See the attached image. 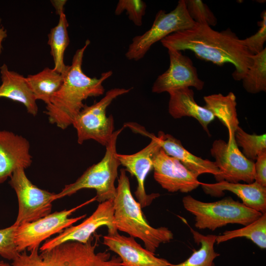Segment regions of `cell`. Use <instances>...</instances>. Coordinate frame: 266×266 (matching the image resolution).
<instances>
[{
  "mask_svg": "<svg viewBox=\"0 0 266 266\" xmlns=\"http://www.w3.org/2000/svg\"><path fill=\"white\" fill-rule=\"evenodd\" d=\"M161 42L167 49L191 51L197 58L217 66L232 64L235 67L232 76L236 81L242 79L253 62V55L230 29L218 32L207 25L196 23L191 28L174 33Z\"/></svg>",
  "mask_w": 266,
  "mask_h": 266,
  "instance_id": "obj_1",
  "label": "cell"
},
{
  "mask_svg": "<svg viewBox=\"0 0 266 266\" xmlns=\"http://www.w3.org/2000/svg\"><path fill=\"white\" fill-rule=\"evenodd\" d=\"M90 43V41L87 40L83 46L76 50L71 65L67 66L63 74L64 79L61 88L46 105L45 113L49 123L62 130L72 125L85 106L84 100L104 94L103 83L113 73L109 70L102 73L100 78H91L83 72V56Z\"/></svg>",
  "mask_w": 266,
  "mask_h": 266,
  "instance_id": "obj_2",
  "label": "cell"
},
{
  "mask_svg": "<svg viewBox=\"0 0 266 266\" xmlns=\"http://www.w3.org/2000/svg\"><path fill=\"white\" fill-rule=\"evenodd\" d=\"M86 243L68 241L38 252L37 247L28 253H19L8 263L0 260V266H122L118 256L111 257L107 250L96 252L97 237Z\"/></svg>",
  "mask_w": 266,
  "mask_h": 266,
  "instance_id": "obj_3",
  "label": "cell"
},
{
  "mask_svg": "<svg viewBox=\"0 0 266 266\" xmlns=\"http://www.w3.org/2000/svg\"><path fill=\"white\" fill-rule=\"evenodd\" d=\"M114 223L117 231L142 241L145 248L155 253L160 245L173 238L168 228L152 227L145 219L140 204L133 197L125 168L120 170L116 196L113 200Z\"/></svg>",
  "mask_w": 266,
  "mask_h": 266,
  "instance_id": "obj_4",
  "label": "cell"
},
{
  "mask_svg": "<svg viewBox=\"0 0 266 266\" xmlns=\"http://www.w3.org/2000/svg\"><path fill=\"white\" fill-rule=\"evenodd\" d=\"M124 127L114 132L108 144L102 159L88 167L73 183L65 185L54 200L70 196L80 190L92 189L96 190V200L102 202L113 200L116 194L115 182L118 177V169L121 165L117 158L116 143Z\"/></svg>",
  "mask_w": 266,
  "mask_h": 266,
  "instance_id": "obj_5",
  "label": "cell"
},
{
  "mask_svg": "<svg viewBox=\"0 0 266 266\" xmlns=\"http://www.w3.org/2000/svg\"><path fill=\"white\" fill-rule=\"evenodd\" d=\"M184 208L195 216L196 228L214 231L228 224L246 226L263 214L251 209L231 197L205 202L190 195L182 199Z\"/></svg>",
  "mask_w": 266,
  "mask_h": 266,
  "instance_id": "obj_6",
  "label": "cell"
},
{
  "mask_svg": "<svg viewBox=\"0 0 266 266\" xmlns=\"http://www.w3.org/2000/svg\"><path fill=\"white\" fill-rule=\"evenodd\" d=\"M132 89H111L98 102L90 106L85 105L72 124L76 131L79 144L91 139L104 146L108 144L114 132V121L112 115L106 116L107 108L114 99Z\"/></svg>",
  "mask_w": 266,
  "mask_h": 266,
  "instance_id": "obj_7",
  "label": "cell"
},
{
  "mask_svg": "<svg viewBox=\"0 0 266 266\" xmlns=\"http://www.w3.org/2000/svg\"><path fill=\"white\" fill-rule=\"evenodd\" d=\"M195 23L188 14L185 0H180L170 12L160 10L157 13L151 28L133 38L125 56L129 60L138 61L155 43L174 33L191 28Z\"/></svg>",
  "mask_w": 266,
  "mask_h": 266,
  "instance_id": "obj_8",
  "label": "cell"
},
{
  "mask_svg": "<svg viewBox=\"0 0 266 266\" xmlns=\"http://www.w3.org/2000/svg\"><path fill=\"white\" fill-rule=\"evenodd\" d=\"M96 200V197L68 210L49 214L36 221L17 226L14 235L17 250L21 253L26 250L30 251L39 247L40 243L49 236L61 233L74 223L83 219L86 214L69 218L74 212Z\"/></svg>",
  "mask_w": 266,
  "mask_h": 266,
  "instance_id": "obj_9",
  "label": "cell"
},
{
  "mask_svg": "<svg viewBox=\"0 0 266 266\" xmlns=\"http://www.w3.org/2000/svg\"><path fill=\"white\" fill-rule=\"evenodd\" d=\"M10 185L18 199L19 209L14 225L36 221L50 214L56 194L39 188L29 179L25 169L19 168L10 177Z\"/></svg>",
  "mask_w": 266,
  "mask_h": 266,
  "instance_id": "obj_10",
  "label": "cell"
},
{
  "mask_svg": "<svg viewBox=\"0 0 266 266\" xmlns=\"http://www.w3.org/2000/svg\"><path fill=\"white\" fill-rule=\"evenodd\" d=\"M124 127L130 128L133 132L151 138L150 142L139 151L133 154L117 153V156L125 170L135 177L137 185L134 195L142 208L151 204L160 196L158 193L147 194L145 188V181L149 172L153 169V160L155 155L161 147L154 133L147 131L142 126L133 122L125 123Z\"/></svg>",
  "mask_w": 266,
  "mask_h": 266,
  "instance_id": "obj_11",
  "label": "cell"
},
{
  "mask_svg": "<svg viewBox=\"0 0 266 266\" xmlns=\"http://www.w3.org/2000/svg\"><path fill=\"white\" fill-rule=\"evenodd\" d=\"M210 153L220 171L216 178L222 181L236 183L242 181L248 184L255 180V162L247 159L239 149L234 135L229 136L228 142L222 139L214 141Z\"/></svg>",
  "mask_w": 266,
  "mask_h": 266,
  "instance_id": "obj_12",
  "label": "cell"
},
{
  "mask_svg": "<svg viewBox=\"0 0 266 266\" xmlns=\"http://www.w3.org/2000/svg\"><path fill=\"white\" fill-rule=\"evenodd\" d=\"M106 226L108 233L118 232L114 223L113 200L100 203L92 214L76 226L69 227L57 236L46 240L40 248V251L49 250L68 241L87 243L96 230Z\"/></svg>",
  "mask_w": 266,
  "mask_h": 266,
  "instance_id": "obj_13",
  "label": "cell"
},
{
  "mask_svg": "<svg viewBox=\"0 0 266 266\" xmlns=\"http://www.w3.org/2000/svg\"><path fill=\"white\" fill-rule=\"evenodd\" d=\"M169 66L154 81L152 92L160 94L185 88L203 89L204 82L199 77L197 69L192 60L181 51L168 49Z\"/></svg>",
  "mask_w": 266,
  "mask_h": 266,
  "instance_id": "obj_14",
  "label": "cell"
},
{
  "mask_svg": "<svg viewBox=\"0 0 266 266\" xmlns=\"http://www.w3.org/2000/svg\"><path fill=\"white\" fill-rule=\"evenodd\" d=\"M153 169L156 181L169 192L189 193L201 184L179 160L168 155L162 148L153 158Z\"/></svg>",
  "mask_w": 266,
  "mask_h": 266,
  "instance_id": "obj_15",
  "label": "cell"
},
{
  "mask_svg": "<svg viewBox=\"0 0 266 266\" xmlns=\"http://www.w3.org/2000/svg\"><path fill=\"white\" fill-rule=\"evenodd\" d=\"M33 162L29 140L21 135L0 130V184L19 168L27 169Z\"/></svg>",
  "mask_w": 266,
  "mask_h": 266,
  "instance_id": "obj_16",
  "label": "cell"
},
{
  "mask_svg": "<svg viewBox=\"0 0 266 266\" xmlns=\"http://www.w3.org/2000/svg\"><path fill=\"white\" fill-rule=\"evenodd\" d=\"M103 244L118 255L122 266H170L171 264L143 248L134 238L118 232L104 235Z\"/></svg>",
  "mask_w": 266,
  "mask_h": 266,
  "instance_id": "obj_17",
  "label": "cell"
},
{
  "mask_svg": "<svg viewBox=\"0 0 266 266\" xmlns=\"http://www.w3.org/2000/svg\"><path fill=\"white\" fill-rule=\"evenodd\" d=\"M204 192L212 197H220L229 191L239 197L246 206L261 212L266 213V187L255 181L249 184L233 183L225 181L215 183H201Z\"/></svg>",
  "mask_w": 266,
  "mask_h": 266,
  "instance_id": "obj_18",
  "label": "cell"
},
{
  "mask_svg": "<svg viewBox=\"0 0 266 266\" xmlns=\"http://www.w3.org/2000/svg\"><path fill=\"white\" fill-rule=\"evenodd\" d=\"M156 138L161 148L168 155L179 160L197 177L203 173H210L215 178L220 174L214 162L203 159L192 154L183 147L179 139L171 134L160 131Z\"/></svg>",
  "mask_w": 266,
  "mask_h": 266,
  "instance_id": "obj_19",
  "label": "cell"
},
{
  "mask_svg": "<svg viewBox=\"0 0 266 266\" xmlns=\"http://www.w3.org/2000/svg\"><path fill=\"white\" fill-rule=\"evenodd\" d=\"M168 112L175 119L191 117L196 119L203 130L210 135L208 125L215 117L203 106H201L195 101L194 92L190 88H182L168 93Z\"/></svg>",
  "mask_w": 266,
  "mask_h": 266,
  "instance_id": "obj_20",
  "label": "cell"
},
{
  "mask_svg": "<svg viewBox=\"0 0 266 266\" xmlns=\"http://www.w3.org/2000/svg\"><path fill=\"white\" fill-rule=\"evenodd\" d=\"M0 98H7L22 103L28 113L35 116L38 111L36 100L26 77L9 70L5 64L0 66Z\"/></svg>",
  "mask_w": 266,
  "mask_h": 266,
  "instance_id": "obj_21",
  "label": "cell"
},
{
  "mask_svg": "<svg viewBox=\"0 0 266 266\" xmlns=\"http://www.w3.org/2000/svg\"><path fill=\"white\" fill-rule=\"evenodd\" d=\"M203 106L217 117L227 128L229 136L234 135L239 127V121L236 111V97L233 92L227 95L214 94L203 97Z\"/></svg>",
  "mask_w": 266,
  "mask_h": 266,
  "instance_id": "obj_22",
  "label": "cell"
},
{
  "mask_svg": "<svg viewBox=\"0 0 266 266\" xmlns=\"http://www.w3.org/2000/svg\"><path fill=\"white\" fill-rule=\"evenodd\" d=\"M26 79L36 100L47 105L61 88L64 77L54 68L46 67L36 74L29 75Z\"/></svg>",
  "mask_w": 266,
  "mask_h": 266,
  "instance_id": "obj_23",
  "label": "cell"
},
{
  "mask_svg": "<svg viewBox=\"0 0 266 266\" xmlns=\"http://www.w3.org/2000/svg\"><path fill=\"white\" fill-rule=\"evenodd\" d=\"M67 22L64 12L59 15L58 24L52 28L48 34V43L51 48L54 67V69L63 74L67 69V66L64 63L65 51L69 43L67 33Z\"/></svg>",
  "mask_w": 266,
  "mask_h": 266,
  "instance_id": "obj_24",
  "label": "cell"
},
{
  "mask_svg": "<svg viewBox=\"0 0 266 266\" xmlns=\"http://www.w3.org/2000/svg\"><path fill=\"white\" fill-rule=\"evenodd\" d=\"M194 241L200 245L198 250H195L185 261L177 264H171L170 266H215L214 261L220 256L215 252L214 244L217 235H203L192 228L190 229Z\"/></svg>",
  "mask_w": 266,
  "mask_h": 266,
  "instance_id": "obj_25",
  "label": "cell"
},
{
  "mask_svg": "<svg viewBox=\"0 0 266 266\" xmlns=\"http://www.w3.org/2000/svg\"><path fill=\"white\" fill-rule=\"evenodd\" d=\"M237 237H246L261 249L266 248V213L251 223L239 229L226 231L217 235L216 243L219 244Z\"/></svg>",
  "mask_w": 266,
  "mask_h": 266,
  "instance_id": "obj_26",
  "label": "cell"
},
{
  "mask_svg": "<svg viewBox=\"0 0 266 266\" xmlns=\"http://www.w3.org/2000/svg\"><path fill=\"white\" fill-rule=\"evenodd\" d=\"M252 64L242 78L246 91L257 94L266 91V48L252 56Z\"/></svg>",
  "mask_w": 266,
  "mask_h": 266,
  "instance_id": "obj_27",
  "label": "cell"
},
{
  "mask_svg": "<svg viewBox=\"0 0 266 266\" xmlns=\"http://www.w3.org/2000/svg\"><path fill=\"white\" fill-rule=\"evenodd\" d=\"M234 138L237 146L242 149V154L248 160L255 162L258 156L266 151V135L249 134L240 127L234 133Z\"/></svg>",
  "mask_w": 266,
  "mask_h": 266,
  "instance_id": "obj_28",
  "label": "cell"
},
{
  "mask_svg": "<svg viewBox=\"0 0 266 266\" xmlns=\"http://www.w3.org/2000/svg\"><path fill=\"white\" fill-rule=\"evenodd\" d=\"M186 9L190 17L196 22L209 26H215L217 20L208 6L202 0H185Z\"/></svg>",
  "mask_w": 266,
  "mask_h": 266,
  "instance_id": "obj_29",
  "label": "cell"
},
{
  "mask_svg": "<svg viewBox=\"0 0 266 266\" xmlns=\"http://www.w3.org/2000/svg\"><path fill=\"white\" fill-rule=\"evenodd\" d=\"M146 3L141 0H120L115 9V14L119 15L126 11L129 19L136 26H141L145 14Z\"/></svg>",
  "mask_w": 266,
  "mask_h": 266,
  "instance_id": "obj_30",
  "label": "cell"
},
{
  "mask_svg": "<svg viewBox=\"0 0 266 266\" xmlns=\"http://www.w3.org/2000/svg\"><path fill=\"white\" fill-rule=\"evenodd\" d=\"M17 228V226L13 224L7 228L0 229V256L8 260H13L19 253L14 241Z\"/></svg>",
  "mask_w": 266,
  "mask_h": 266,
  "instance_id": "obj_31",
  "label": "cell"
},
{
  "mask_svg": "<svg viewBox=\"0 0 266 266\" xmlns=\"http://www.w3.org/2000/svg\"><path fill=\"white\" fill-rule=\"evenodd\" d=\"M262 20L259 21V29L252 35L242 39L246 47L252 55H256L262 51L266 41V11L261 13Z\"/></svg>",
  "mask_w": 266,
  "mask_h": 266,
  "instance_id": "obj_32",
  "label": "cell"
},
{
  "mask_svg": "<svg viewBox=\"0 0 266 266\" xmlns=\"http://www.w3.org/2000/svg\"><path fill=\"white\" fill-rule=\"evenodd\" d=\"M255 161L254 181L266 187V151L261 152Z\"/></svg>",
  "mask_w": 266,
  "mask_h": 266,
  "instance_id": "obj_33",
  "label": "cell"
},
{
  "mask_svg": "<svg viewBox=\"0 0 266 266\" xmlns=\"http://www.w3.org/2000/svg\"><path fill=\"white\" fill-rule=\"evenodd\" d=\"M51 2L55 7L57 13L60 15L62 12L64 11V6L66 2V0H53Z\"/></svg>",
  "mask_w": 266,
  "mask_h": 266,
  "instance_id": "obj_34",
  "label": "cell"
},
{
  "mask_svg": "<svg viewBox=\"0 0 266 266\" xmlns=\"http://www.w3.org/2000/svg\"><path fill=\"white\" fill-rule=\"evenodd\" d=\"M1 23V19L0 18V25ZM7 36L6 31L2 27H0V54L2 52V42L3 39Z\"/></svg>",
  "mask_w": 266,
  "mask_h": 266,
  "instance_id": "obj_35",
  "label": "cell"
}]
</instances>
